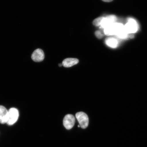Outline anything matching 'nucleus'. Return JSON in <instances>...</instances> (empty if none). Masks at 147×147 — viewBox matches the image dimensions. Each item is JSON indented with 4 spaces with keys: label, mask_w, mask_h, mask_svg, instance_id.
Returning a JSON list of instances; mask_svg holds the SVG:
<instances>
[{
    "label": "nucleus",
    "mask_w": 147,
    "mask_h": 147,
    "mask_svg": "<svg viewBox=\"0 0 147 147\" xmlns=\"http://www.w3.org/2000/svg\"><path fill=\"white\" fill-rule=\"evenodd\" d=\"M104 18V17H100L95 19L93 21V25L96 27L100 26L101 22Z\"/></svg>",
    "instance_id": "nucleus-11"
},
{
    "label": "nucleus",
    "mask_w": 147,
    "mask_h": 147,
    "mask_svg": "<svg viewBox=\"0 0 147 147\" xmlns=\"http://www.w3.org/2000/svg\"><path fill=\"white\" fill-rule=\"evenodd\" d=\"M102 1L105 2H110L113 1V0H102Z\"/></svg>",
    "instance_id": "nucleus-13"
},
{
    "label": "nucleus",
    "mask_w": 147,
    "mask_h": 147,
    "mask_svg": "<svg viewBox=\"0 0 147 147\" xmlns=\"http://www.w3.org/2000/svg\"><path fill=\"white\" fill-rule=\"evenodd\" d=\"M117 20V18L115 15H110L104 17L101 22L100 28L104 29L108 26L116 23Z\"/></svg>",
    "instance_id": "nucleus-6"
},
{
    "label": "nucleus",
    "mask_w": 147,
    "mask_h": 147,
    "mask_svg": "<svg viewBox=\"0 0 147 147\" xmlns=\"http://www.w3.org/2000/svg\"><path fill=\"white\" fill-rule=\"evenodd\" d=\"M76 117L81 127L85 129L88 127L89 119L88 116L86 113L83 112H78L76 113Z\"/></svg>",
    "instance_id": "nucleus-2"
},
{
    "label": "nucleus",
    "mask_w": 147,
    "mask_h": 147,
    "mask_svg": "<svg viewBox=\"0 0 147 147\" xmlns=\"http://www.w3.org/2000/svg\"><path fill=\"white\" fill-rule=\"evenodd\" d=\"M78 127H80V126L79 125H78Z\"/></svg>",
    "instance_id": "nucleus-15"
},
{
    "label": "nucleus",
    "mask_w": 147,
    "mask_h": 147,
    "mask_svg": "<svg viewBox=\"0 0 147 147\" xmlns=\"http://www.w3.org/2000/svg\"><path fill=\"white\" fill-rule=\"evenodd\" d=\"M8 112V117L7 124L9 125H12L18 120L19 112L17 109L14 108H10Z\"/></svg>",
    "instance_id": "nucleus-3"
},
{
    "label": "nucleus",
    "mask_w": 147,
    "mask_h": 147,
    "mask_svg": "<svg viewBox=\"0 0 147 147\" xmlns=\"http://www.w3.org/2000/svg\"><path fill=\"white\" fill-rule=\"evenodd\" d=\"M79 62L78 59L67 58L64 59L62 62V65L65 67H69L76 65Z\"/></svg>",
    "instance_id": "nucleus-9"
},
{
    "label": "nucleus",
    "mask_w": 147,
    "mask_h": 147,
    "mask_svg": "<svg viewBox=\"0 0 147 147\" xmlns=\"http://www.w3.org/2000/svg\"><path fill=\"white\" fill-rule=\"evenodd\" d=\"M128 23L124 26L127 32L129 34H134L138 30V25L136 20L131 18H128Z\"/></svg>",
    "instance_id": "nucleus-4"
},
{
    "label": "nucleus",
    "mask_w": 147,
    "mask_h": 147,
    "mask_svg": "<svg viewBox=\"0 0 147 147\" xmlns=\"http://www.w3.org/2000/svg\"><path fill=\"white\" fill-rule=\"evenodd\" d=\"M95 36L99 39H101L104 36L102 32L100 30H97L95 33Z\"/></svg>",
    "instance_id": "nucleus-12"
},
{
    "label": "nucleus",
    "mask_w": 147,
    "mask_h": 147,
    "mask_svg": "<svg viewBox=\"0 0 147 147\" xmlns=\"http://www.w3.org/2000/svg\"><path fill=\"white\" fill-rule=\"evenodd\" d=\"M75 121V117L73 115H66L63 119V125L67 129H70L74 126Z\"/></svg>",
    "instance_id": "nucleus-5"
},
{
    "label": "nucleus",
    "mask_w": 147,
    "mask_h": 147,
    "mask_svg": "<svg viewBox=\"0 0 147 147\" xmlns=\"http://www.w3.org/2000/svg\"><path fill=\"white\" fill-rule=\"evenodd\" d=\"M106 36H115L119 38L125 37L127 34L124 26L122 24L115 23L108 26L104 29Z\"/></svg>",
    "instance_id": "nucleus-1"
},
{
    "label": "nucleus",
    "mask_w": 147,
    "mask_h": 147,
    "mask_svg": "<svg viewBox=\"0 0 147 147\" xmlns=\"http://www.w3.org/2000/svg\"><path fill=\"white\" fill-rule=\"evenodd\" d=\"M62 65V64H59V67H61Z\"/></svg>",
    "instance_id": "nucleus-14"
},
{
    "label": "nucleus",
    "mask_w": 147,
    "mask_h": 147,
    "mask_svg": "<svg viewBox=\"0 0 147 147\" xmlns=\"http://www.w3.org/2000/svg\"><path fill=\"white\" fill-rule=\"evenodd\" d=\"M9 112L6 108L0 105V123H7L8 117Z\"/></svg>",
    "instance_id": "nucleus-8"
},
{
    "label": "nucleus",
    "mask_w": 147,
    "mask_h": 147,
    "mask_svg": "<svg viewBox=\"0 0 147 147\" xmlns=\"http://www.w3.org/2000/svg\"><path fill=\"white\" fill-rule=\"evenodd\" d=\"M105 42L107 45L112 48H115L117 47L118 45L117 40L113 38L110 37L106 38Z\"/></svg>",
    "instance_id": "nucleus-10"
},
{
    "label": "nucleus",
    "mask_w": 147,
    "mask_h": 147,
    "mask_svg": "<svg viewBox=\"0 0 147 147\" xmlns=\"http://www.w3.org/2000/svg\"><path fill=\"white\" fill-rule=\"evenodd\" d=\"M32 58L34 62L42 61L45 58V54L43 51L41 49H36L32 53Z\"/></svg>",
    "instance_id": "nucleus-7"
}]
</instances>
